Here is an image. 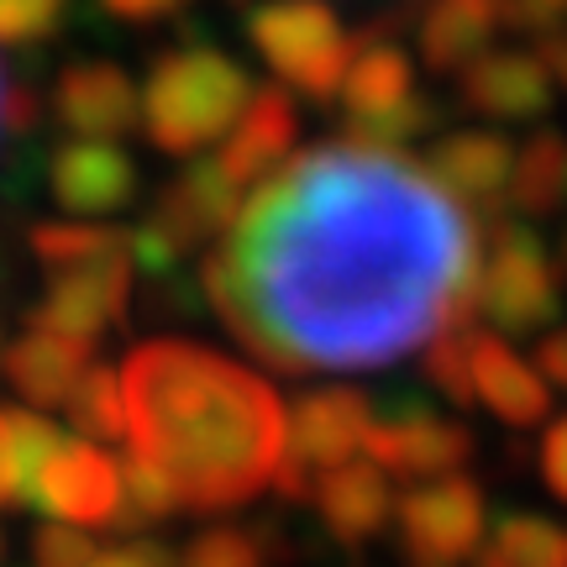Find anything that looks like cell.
<instances>
[{
  "mask_svg": "<svg viewBox=\"0 0 567 567\" xmlns=\"http://www.w3.org/2000/svg\"><path fill=\"white\" fill-rule=\"evenodd\" d=\"M536 373H547L551 384L567 389V326L563 331H547V337L536 342Z\"/></svg>",
  "mask_w": 567,
  "mask_h": 567,
  "instance_id": "36",
  "label": "cell"
},
{
  "mask_svg": "<svg viewBox=\"0 0 567 567\" xmlns=\"http://www.w3.org/2000/svg\"><path fill=\"white\" fill-rule=\"evenodd\" d=\"M473 567H505V563H499V557H494V551H478V557H473Z\"/></svg>",
  "mask_w": 567,
  "mask_h": 567,
  "instance_id": "39",
  "label": "cell"
},
{
  "mask_svg": "<svg viewBox=\"0 0 567 567\" xmlns=\"http://www.w3.org/2000/svg\"><path fill=\"white\" fill-rule=\"evenodd\" d=\"M21 505H38L59 515V526L90 530V526H116V505H122V467L105 457L95 442L63 436L42 467L27 478Z\"/></svg>",
  "mask_w": 567,
  "mask_h": 567,
  "instance_id": "7",
  "label": "cell"
},
{
  "mask_svg": "<svg viewBox=\"0 0 567 567\" xmlns=\"http://www.w3.org/2000/svg\"><path fill=\"white\" fill-rule=\"evenodd\" d=\"M90 352H95L90 342H69V337H53V331H27L6 352V373L21 389V400H32L38 410H53L74 394L84 368L95 363Z\"/></svg>",
  "mask_w": 567,
  "mask_h": 567,
  "instance_id": "19",
  "label": "cell"
},
{
  "mask_svg": "<svg viewBox=\"0 0 567 567\" xmlns=\"http://www.w3.org/2000/svg\"><path fill=\"white\" fill-rule=\"evenodd\" d=\"M425 174L442 184L463 210H499L509 195L515 153L499 132H452L431 147Z\"/></svg>",
  "mask_w": 567,
  "mask_h": 567,
  "instance_id": "13",
  "label": "cell"
},
{
  "mask_svg": "<svg viewBox=\"0 0 567 567\" xmlns=\"http://www.w3.org/2000/svg\"><path fill=\"white\" fill-rule=\"evenodd\" d=\"M90 567H174V557L158 542H132V547H111L101 551Z\"/></svg>",
  "mask_w": 567,
  "mask_h": 567,
  "instance_id": "34",
  "label": "cell"
},
{
  "mask_svg": "<svg viewBox=\"0 0 567 567\" xmlns=\"http://www.w3.org/2000/svg\"><path fill=\"white\" fill-rule=\"evenodd\" d=\"M478 226L425 163L331 142L252 189L205 289L279 373H363L473 331Z\"/></svg>",
  "mask_w": 567,
  "mask_h": 567,
  "instance_id": "1",
  "label": "cell"
},
{
  "mask_svg": "<svg viewBox=\"0 0 567 567\" xmlns=\"http://www.w3.org/2000/svg\"><path fill=\"white\" fill-rule=\"evenodd\" d=\"M63 27V6L59 0H0V42H42Z\"/></svg>",
  "mask_w": 567,
  "mask_h": 567,
  "instance_id": "29",
  "label": "cell"
},
{
  "mask_svg": "<svg viewBox=\"0 0 567 567\" xmlns=\"http://www.w3.org/2000/svg\"><path fill=\"white\" fill-rule=\"evenodd\" d=\"M542 69L551 74V84H563L567 90V32H551V38H542Z\"/></svg>",
  "mask_w": 567,
  "mask_h": 567,
  "instance_id": "38",
  "label": "cell"
},
{
  "mask_svg": "<svg viewBox=\"0 0 567 567\" xmlns=\"http://www.w3.org/2000/svg\"><path fill=\"white\" fill-rule=\"evenodd\" d=\"M179 567H264V547H258V536L221 526V530L195 536Z\"/></svg>",
  "mask_w": 567,
  "mask_h": 567,
  "instance_id": "28",
  "label": "cell"
},
{
  "mask_svg": "<svg viewBox=\"0 0 567 567\" xmlns=\"http://www.w3.org/2000/svg\"><path fill=\"white\" fill-rule=\"evenodd\" d=\"M368 463L384 478H457V467L473 457V431L442 421L425 405H400L394 415H373L363 436Z\"/></svg>",
  "mask_w": 567,
  "mask_h": 567,
  "instance_id": "8",
  "label": "cell"
},
{
  "mask_svg": "<svg viewBox=\"0 0 567 567\" xmlns=\"http://www.w3.org/2000/svg\"><path fill=\"white\" fill-rule=\"evenodd\" d=\"M499 27H515V32H530L542 42L551 32H567V0H515V6H494Z\"/></svg>",
  "mask_w": 567,
  "mask_h": 567,
  "instance_id": "31",
  "label": "cell"
},
{
  "mask_svg": "<svg viewBox=\"0 0 567 567\" xmlns=\"http://www.w3.org/2000/svg\"><path fill=\"white\" fill-rule=\"evenodd\" d=\"M179 499H174V488L163 484L158 473L137 457H126L122 467V505H116V526L122 530H137V526H153L163 515H174Z\"/></svg>",
  "mask_w": 567,
  "mask_h": 567,
  "instance_id": "27",
  "label": "cell"
},
{
  "mask_svg": "<svg viewBox=\"0 0 567 567\" xmlns=\"http://www.w3.org/2000/svg\"><path fill=\"white\" fill-rule=\"evenodd\" d=\"M0 505H21V410H0Z\"/></svg>",
  "mask_w": 567,
  "mask_h": 567,
  "instance_id": "32",
  "label": "cell"
},
{
  "mask_svg": "<svg viewBox=\"0 0 567 567\" xmlns=\"http://www.w3.org/2000/svg\"><path fill=\"white\" fill-rule=\"evenodd\" d=\"M247 32L274 63V74L305 90L310 101H331L358 59V38H347L326 6H264L247 17Z\"/></svg>",
  "mask_w": 567,
  "mask_h": 567,
  "instance_id": "4",
  "label": "cell"
},
{
  "mask_svg": "<svg viewBox=\"0 0 567 567\" xmlns=\"http://www.w3.org/2000/svg\"><path fill=\"white\" fill-rule=\"evenodd\" d=\"M295 137H300V116H295L289 90H258V95L247 101L243 122L226 132V147H221V158H216V168H221L237 189L268 184L284 163H289Z\"/></svg>",
  "mask_w": 567,
  "mask_h": 567,
  "instance_id": "12",
  "label": "cell"
},
{
  "mask_svg": "<svg viewBox=\"0 0 567 567\" xmlns=\"http://www.w3.org/2000/svg\"><path fill=\"white\" fill-rule=\"evenodd\" d=\"M132 247L116 252V258H101V264L80 268V274H59L48 284L42 305L32 310V331H53V337H69V342H90L101 337L111 321L126 316V300H132Z\"/></svg>",
  "mask_w": 567,
  "mask_h": 567,
  "instance_id": "9",
  "label": "cell"
},
{
  "mask_svg": "<svg viewBox=\"0 0 567 567\" xmlns=\"http://www.w3.org/2000/svg\"><path fill=\"white\" fill-rule=\"evenodd\" d=\"M48 184H53L63 210H74V216H111V210H122L132 200L137 163L126 158L122 147H111V142H69V147L53 153Z\"/></svg>",
  "mask_w": 567,
  "mask_h": 567,
  "instance_id": "15",
  "label": "cell"
},
{
  "mask_svg": "<svg viewBox=\"0 0 567 567\" xmlns=\"http://www.w3.org/2000/svg\"><path fill=\"white\" fill-rule=\"evenodd\" d=\"M252 101V80L221 48H174L153 63L142 90V126L163 153H195L226 137Z\"/></svg>",
  "mask_w": 567,
  "mask_h": 567,
  "instance_id": "3",
  "label": "cell"
},
{
  "mask_svg": "<svg viewBox=\"0 0 567 567\" xmlns=\"http://www.w3.org/2000/svg\"><path fill=\"white\" fill-rule=\"evenodd\" d=\"M80 442H116L126 436V405H122V373L105 363H90L74 394L63 400Z\"/></svg>",
  "mask_w": 567,
  "mask_h": 567,
  "instance_id": "24",
  "label": "cell"
},
{
  "mask_svg": "<svg viewBox=\"0 0 567 567\" xmlns=\"http://www.w3.org/2000/svg\"><path fill=\"white\" fill-rule=\"evenodd\" d=\"M132 457L174 488L179 509H237L284 463L279 394L200 342H142L122 368Z\"/></svg>",
  "mask_w": 567,
  "mask_h": 567,
  "instance_id": "2",
  "label": "cell"
},
{
  "mask_svg": "<svg viewBox=\"0 0 567 567\" xmlns=\"http://www.w3.org/2000/svg\"><path fill=\"white\" fill-rule=\"evenodd\" d=\"M342 101H347V116H352V122L389 116V111H400L405 101H415V69H410V59L394 42L358 38V59L347 69Z\"/></svg>",
  "mask_w": 567,
  "mask_h": 567,
  "instance_id": "21",
  "label": "cell"
},
{
  "mask_svg": "<svg viewBox=\"0 0 567 567\" xmlns=\"http://www.w3.org/2000/svg\"><path fill=\"white\" fill-rule=\"evenodd\" d=\"M32 557H38V567H90L101 557V547L74 526H42L32 536Z\"/></svg>",
  "mask_w": 567,
  "mask_h": 567,
  "instance_id": "30",
  "label": "cell"
},
{
  "mask_svg": "<svg viewBox=\"0 0 567 567\" xmlns=\"http://www.w3.org/2000/svg\"><path fill=\"white\" fill-rule=\"evenodd\" d=\"M0 126L11 132H32L38 126V95L27 84H6V111H0Z\"/></svg>",
  "mask_w": 567,
  "mask_h": 567,
  "instance_id": "35",
  "label": "cell"
},
{
  "mask_svg": "<svg viewBox=\"0 0 567 567\" xmlns=\"http://www.w3.org/2000/svg\"><path fill=\"white\" fill-rule=\"evenodd\" d=\"M473 400H484L505 425H536L551 410V384L499 331L473 337Z\"/></svg>",
  "mask_w": 567,
  "mask_h": 567,
  "instance_id": "16",
  "label": "cell"
},
{
  "mask_svg": "<svg viewBox=\"0 0 567 567\" xmlns=\"http://www.w3.org/2000/svg\"><path fill=\"white\" fill-rule=\"evenodd\" d=\"M111 17L116 21H168L174 17V0H111Z\"/></svg>",
  "mask_w": 567,
  "mask_h": 567,
  "instance_id": "37",
  "label": "cell"
},
{
  "mask_svg": "<svg viewBox=\"0 0 567 567\" xmlns=\"http://www.w3.org/2000/svg\"><path fill=\"white\" fill-rule=\"evenodd\" d=\"M499 27L494 6L484 0H446V6H431L421 17V59L431 69H473V63L488 53V32Z\"/></svg>",
  "mask_w": 567,
  "mask_h": 567,
  "instance_id": "20",
  "label": "cell"
},
{
  "mask_svg": "<svg viewBox=\"0 0 567 567\" xmlns=\"http://www.w3.org/2000/svg\"><path fill=\"white\" fill-rule=\"evenodd\" d=\"M494 557L505 567H567V526L547 515H526L515 509L494 526Z\"/></svg>",
  "mask_w": 567,
  "mask_h": 567,
  "instance_id": "25",
  "label": "cell"
},
{
  "mask_svg": "<svg viewBox=\"0 0 567 567\" xmlns=\"http://www.w3.org/2000/svg\"><path fill=\"white\" fill-rule=\"evenodd\" d=\"M405 567H463L484 551V488L473 478H436L394 499Z\"/></svg>",
  "mask_w": 567,
  "mask_h": 567,
  "instance_id": "6",
  "label": "cell"
},
{
  "mask_svg": "<svg viewBox=\"0 0 567 567\" xmlns=\"http://www.w3.org/2000/svg\"><path fill=\"white\" fill-rule=\"evenodd\" d=\"M478 310L505 337L547 331V321L563 310V279L530 226L505 221L494 231V252L478 268Z\"/></svg>",
  "mask_w": 567,
  "mask_h": 567,
  "instance_id": "5",
  "label": "cell"
},
{
  "mask_svg": "<svg viewBox=\"0 0 567 567\" xmlns=\"http://www.w3.org/2000/svg\"><path fill=\"white\" fill-rule=\"evenodd\" d=\"M316 509L337 542H368L394 515V488L373 463H347L316 478Z\"/></svg>",
  "mask_w": 567,
  "mask_h": 567,
  "instance_id": "18",
  "label": "cell"
},
{
  "mask_svg": "<svg viewBox=\"0 0 567 567\" xmlns=\"http://www.w3.org/2000/svg\"><path fill=\"white\" fill-rule=\"evenodd\" d=\"M237 216H243V189L226 179L216 163H189L179 179L158 195L147 226L184 258V252L205 247L210 237H226Z\"/></svg>",
  "mask_w": 567,
  "mask_h": 567,
  "instance_id": "11",
  "label": "cell"
},
{
  "mask_svg": "<svg viewBox=\"0 0 567 567\" xmlns=\"http://www.w3.org/2000/svg\"><path fill=\"white\" fill-rule=\"evenodd\" d=\"M0 111H6V84H0Z\"/></svg>",
  "mask_w": 567,
  "mask_h": 567,
  "instance_id": "40",
  "label": "cell"
},
{
  "mask_svg": "<svg viewBox=\"0 0 567 567\" xmlns=\"http://www.w3.org/2000/svg\"><path fill=\"white\" fill-rule=\"evenodd\" d=\"M509 200L520 205L526 216H551V210L567 205V137L563 132H536L515 153Z\"/></svg>",
  "mask_w": 567,
  "mask_h": 567,
  "instance_id": "22",
  "label": "cell"
},
{
  "mask_svg": "<svg viewBox=\"0 0 567 567\" xmlns=\"http://www.w3.org/2000/svg\"><path fill=\"white\" fill-rule=\"evenodd\" d=\"M53 105H59L63 126L80 132V142L122 137L142 116L137 84L126 80V69H116V63H74V69H63Z\"/></svg>",
  "mask_w": 567,
  "mask_h": 567,
  "instance_id": "14",
  "label": "cell"
},
{
  "mask_svg": "<svg viewBox=\"0 0 567 567\" xmlns=\"http://www.w3.org/2000/svg\"><path fill=\"white\" fill-rule=\"evenodd\" d=\"M32 252L53 274H80V268L101 264V258L126 252V231H116V226H84V221H48L32 231Z\"/></svg>",
  "mask_w": 567,
  "mask_h": 567,
  "instance_id": "23",
  "label": "cell"
},
{
  "mask_svg": "<svg viewBox=\"0 0 567 567\" xmlns=\"http://www.w3.org/2000/svg\"><path fill=\"white\" fill-rule=\"evenodd\" d=\"M542 478H547V488L567 505V415L551 421L547 436H542Z\"/></svg>",
  "mask_w": 567,
  "mask_h": 567,
  "instance_id": "33",
  "label": "cell"
},
{
  "mask_svg": "<svg viewBox=\"0 0 567 567\" xmlns=\"http://www.w3.org/2000/svg\"><path fill=\"white\" fill-rule=\"evenodd\" d=\"M463 101L494 122H536L551 111V74L536 53H484L463 74Z\"/></svg>",
  "mask_w": 567,
  "mask_h": 567,
  "instance_id": "17",
  "label": "cell"
},
{
  "mask_svg": "<svg viewBox=\"0 0 567 567\" xmlns=\"http://www.w3.org/2000/svg\"><path fill=\"white\" fill-rule=\"evenodd\" d=\"M473 337H478V326L473 331H442L421 358L425 379L442 389L452 405H473Z\"/></svg>",
  "mask_w": 567,
  "mask_h": 567,
  "instance_id": "26",
  "label": "cell"
},
{
  "mask_svg": "<svg viewBox=\"0 0 567 567\" xmlns=\"http://www.w3.org/2000/svg\"><path fill=\"white\" fill-rule=\"evenodd\" d=\"M0 557H6V536H0Z\"/></svg>",
  "mask_w": 567,
  "mask_h": 567,
  "instance_id": "41",
  "label": "cell"
},
{
  "mask_svg": "<svg viewBox=\"0 0 567 567\" xmlns=\"http://www.w3.org/2000/svg\"><path fill=\"white\" fill-rule=\"evenodd\" d=\"M373 405L363 389H310L300 405L289 410V431H284V457H295L305 473H337L352 463V452L363 446Z\"/></svg>",
  "mask_w": 567,
  "mask_h": 567,
  "instance_id": "10",
  "label": "cell"
}]
</instances>
